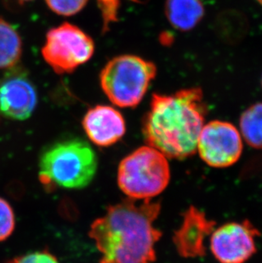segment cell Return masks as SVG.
<instances>
[{"mask_svg": "<svg viewBox=\"0 0 262 263\" xmlns=\"http://www.w3.org/2000/svg\"><path fill=\"white\" fill-rule=\"evenodd\" d=\"M7 263H60L57 257L47 251H35L10 259Z\"/></svg>", "mask_w": 262, "mask_h": 263, "instance_id": "cell-17", "label": "cell"}, {"mask_svg": "<svg viewBox=\"0 0 262 263\" xmlns=\"http://www.w3.org/2000/svg\"><path fill=\"white\" fill-rule=\"evenodd\" d=\"M164 10L172 27L182 32L195 28L204 15L201 0H166Z\"/></svg>", "mask_w": 262, "mask_h": 263, "instance_id": "cell-12", "label": "cell"}, {"mask_svg": "<svg viewBox=\"0 0 262 263\" xmlns=\"http://www.w3.org/2000/svg\"><path fill=\"white\" fill-rule=\"evenodd\" d=\"M206 109L198 88L172 95L154 93L142 123L146 144L168 159H184L195 154Z\"/></svg>", "mask_w": 262, "mask_h": 263, "instance_id": "cell-2", "label": "cell"}, {"mask_svg": "<svg viewBox=\"0 0 262 263\" xmlns=\"http://www.w3.org/2000/svg\"><path fill=\"white\" fill-rule=\"evenodd\" d=\"M157 74L154 63L136 55H119L107 62L100 74L105 95L120 107H136Z\"/></svg>", "mask_w": 262, "mask_h": 263, "instance_id": "cell-5", "label": "cell"}, {"mask_svg": "<svg viewBox=\"0 0 262 263\" xmlns=\"http://www.w3.org/2000/svg\"><path fill=\"white\" fill-rule=\"evenodd\" d=\"M260 232L248 220L228 222L212 232L210 251L220 263H245L256 252Z\"/></svg>", "mask_w": 262, "mask_h": 263, "instance_id": "cell-8", "label": "cell"}, {"mask_svg": "<svg viewBox=\"0 0 262 263\" xmlns=\"http://www.w3.org/2000/svg\"><path fill=\"white\" fill-rule=\"evenodd\" d=\"M15 214L10 204L0 198V242L9 238L15 229Z\"/></svg>", "mask_w": 262, "mask_h": 263, "instance_id": "cell-15", "label": "cell"}, {"mask_svg": "<svg viewBox=\"0 0 262 263\" xmlns=\"http://www.w3.org/2000/svg\"><path fill=\"white\" fill-rule=\"evenodd\" d=\"M29 1H32V0H20V2H29Z\"/></svg>", "mask_w": 262, "mask_h": 263, "instance_id": "cell-19", "label": "cell"}, {"mask_svg": "<svg viewBox=\"0 0 262 263\" xmlns=\"http://www.w3.org/2000/svg\"><path fill=\"white\" fill-rule=\"evenodd\" d=\"M36 89L21 73L7 75L0 80V115L14 120H25L37 106Z\"/></svg>", "mask_w": 262, "mask_h": 263, "instance_id": "cell-9", "label": "cell"}, {"mask_svg": "<svg viewBox=\"0 0 262 263\" xmlns=\"http://www.w3.org/2000/svg\"><path fill=\"white\" fill-rule=\"evenodd\" d=\"M94 41L77 26L62 23L48 32L43 58L58 74L71 73L94 54Z\"/></svg>", "mask_w": 262, "mask_h": 263, "instance_id": "cell-6", "label": "cell"}, {"mask_svg": "<svg viewBox=\"0 0 262 263\" xmlns=\"http://www.w3.org/2000/svg\"><path fill=\"white\" fill-rule=\"evenodd\" d=\"M258 1H259V2H260V4H262V0H258Z\"/></svg>", "mask_w": 262, "mask_h": 263, "instance_id": "cell-20", "label": "cell"}, {"mask_svg": "<svg viewBox=\"0 0 262 263\" xmlns=\"http://www.w3.org/2000/svg\"><path fill=\"white\" fill-rule=\"evenodd\" d=\"M160 211V203L152 199L137 204L128 198L109 206L89 228V238L101 253L99 263L155 262L162 232L154 223Z\"/></svg>", "mask_w": 262, "mask_h": 263, "instance_id": "cell-1", "label": "cell"}, {"mask_svg": "<svg viewBox=\"0 0 262 263\" xmlns=\"http://www.w3.org/2000/svg\"><path fill=\"white\" fill-rule=\"evenodd\" d=\"M167 159L148 145L136 149L119 164V189L134 200H146L158 196L165 190L171 180Z\"/></svg>", "mask_w": 262, "mask_h": 263, "instance_id": "cell-4", "label": "cell"}, {"mask_svg": "<svg viewBox=\"0 0 262 263\" xmlns=\"http://www.w3.org/2000/svg\"><path fill=\"white\" fill-rule=\"evenodd\" d=\"M197 150L203 162L214 168L232 166L242 152V137L233 124L215 120L203 125Z\"/></svg>", "mask_w": 262, "mask_h": 263, "instance_id": "cell-7", "label": "cell"}, {"mask_svg": "<svg viewBox=\"0 0 262 263\" xmlns=\"http://www.w3.org/2000/svg\"><path fill=\"white\" fill-rule=\"evenodd\" d=\"M23 53V42L11 24L0 18V69L17 65Z\"/></svg>", "mask_w": 262, "mask_h": 263, "instance_id": "cell-13", "label": "cell"}, {"mask_svg": "<svg viewBox=\"0 0 262 263\" xmlns=\"http://www.w3.org/2000/svg\"><path fill=\"white\" fill-rule=\"evenodd\" d=\"M98 3L103 15L105 26H106L107 23L116 21L119 7V0H98Z\"/></svg>", "mask_w": 262, "mask_h": 263, "instance_id": "cell-18", "label": "cell"}, {"mask_svg": "<svg viewBox=\"0 0 262 263\" xmlns=\"http://www.w3.org/2000/svg\"><path fill=\"white\" fill-rule=\"evenodd\" d=\"M97 167V154L88 142L79 138L63 140L43 152L39 177L49 189H82L93 181Z\"/></svg>", "mask_w": 262, "mask_h": 263, "instance_id": "cell-3", "label": "cell"}, {"mask_svg": "<svg viewBox=\"0 0 262 263\" xmlns=\"http://www.w3.org/2000/svg\"><path fill=\"white\" fill-rule=\"evenodd\" d=\"M215 222L209 220L203 211L191 206L185 211L183 221L175 232L173 242L180 256L185 258L202 257L205 255L207 236L215 230Z\"/></svg>", "mask_w": 262, "mask_h": 263, "instance_id": "cell-10", "label": "cell"}, {"mask_svg": "<svg viewBox=\"0 0 262 263\" xmlns=\"http://www.w3.org/2000/svg\"><path fill=\"white\" fill-rule=\"evenodd\" d=\"M83 127L89 139L99 146L115 144L126 132L121 112L106 105L90 108L84 115Z\"/></svg>", "mask_w": 262, "mask_h": 263, "instance_id": "cell-11", "label": "cell"}, {"mask_svg": "<svg viewBox=\"0 0 262 263\" xmlns=\"http://www.w3.org/2000/svg\"><path fill=\"white\" fill-rule=\"evenodd\" d=\"M53 12L58 15L69 16L83 10L88 0H45Z\"/></svg>", "mask_w": 262, "mask_h": 263, "instance_id": "cell-16", "label": "cell"}, {"mask_svg": "<svg viewBox=\"0 0 262 263\" xmlns=\"http://www.w3.org/2000/svg\"><path fill=\"white\" fill-rule=\"evenodd\" d=\"M240 130L249 146L262 149V103H255L242 112Z\"/></svg>", "mask_w": 262, "mask_h": 263, "instance_id": "cell-14", "label": "cell"}]
</instances>
